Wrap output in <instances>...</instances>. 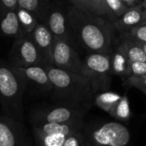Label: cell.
<instances>
[{
    "mask_svg": "<svg viewBox=\"0 0 146 146\" xmlns=\"http://www.w3.org/2000/svg\"><path fill=\"white\" fill-rule=\"evenodd\" d=\"M68 25L74 47L88 53L110 54L117 40L115 28L110 20L69 5Z\"/></svg>",
    "mask_w": 146,
    "mask_h": 146,
    "instance_id": "1",
    "label": "cell"
},
{
    "mask_svg": "<svg viewBox=\"0 0 146 146\" xmlns=\"http://www.w3.org/2000/svg\"><path fill=\"white\" fill-rule=\"evenodd\" d=\"M44 67L52 83L50 95L55 104L73 107H92L95 93L86 77L52 65Z\"/></svg>",
    "mask_w": 146,
    "mask_h": 146,
    "instance_id": "2",
    "label": "cell"
},
{
    "mask_svg": "<svg viewBox=\"0 0 146 146\" xmlns=\"http://www.w3.org/2000/svg\"><path fill=\"white\" fill-rule=\"evenodd\" d=\"M26 86L9 62L0 61V108L2 114L23 121V94Z\"/></svg>",
    "mask_w": 146,
    "mask_h": 146,
    "instance_id": "3",
    "label": "cell"
},
{
    "mask_svg": "<svg viewBox=\"0 0 146 146\" xmlns=\"http://www.w3.org/2000/svg\"><path fill=\"white\" fill-rule=\"evenodd\" d=\"M82 132L86 146H125L131 139L127 127L116 121L85 122Z\"/></svg>",
    "mask_w": 146,
    "mask_h": 146,
    "instance_id": "4",
    "label": "cell"
},
{
    "mask_svg": "<svg viewBox=\"0 0 146 146\" xmlns=\"http://www.w3.org/2000/svg\"><path fill=\"white\" fill-rule=\"evenodd\" d=\"M80 74L88 80L95 94L110 91L112 83L110 54L88 53L82 59Z\"/></svg>",
    "mask_w": 146,
    "mask_h": 146,
    "instance_id": "5",
    "label": "cell"
},
{
    "mask_svg": "<svg viewBox=\"0 0 146 146\" xmlns=\"http://www.w3.org/2000/svg\"><path fill=\"white\" fill-rule=\"evenodd\" d=\"M91 107H73L58 104L44 105L34 109L31 112V120L33 124L44 122H65L77 119H84Z\"/></svg>",
    "mask_w": 146,
    "mask_h": 146,
    "instance_id": "6",
    "label": "cell"
},
{
    "mask_svg": "<svg viewBox=\"0 0 146 146\" xmlns=\"http://www.w3.org/2000/svg\"><path fill=\"white\" fill-rule=\"evenodd\" d=\"M69 5L65 6L60 1H50L43 22L48 27L55 38L68 41L74 45L68 25Z\"/></svg>",
    "mask_w": 146,
    "mask_h": 146,
    "instance_id": "7",
    "label": "cell"
},
{
    "mask_svg": "<svg viewBox=\"0 0 146 146\" xmlns=\"http://www.w3.org/2000/svg\"><path fill=\"white\" fill-rule=\"evenodd\" d=\"M10 64L15 67L45 66L44 59L29 34L16 38L9 52Z\"/></svg>",
    "mask_w": 146,
    "mask_h": 146,
    "instance_id": "8",
    "label": "cell"
},
{
    "mask_svg": "<svg viewBox=\"0 0 146 146\" xmlns=\"http://www.w3.org/2000/svg\"><path fill=\"white\" fill-rule=\"evenodd\" d=\"M31 139L23 121L0 114V146H28Z\"/></svg>",
    "mask_w": 146,
    "mask_h": 146,
    "instance_id": "9",
    "label": "cell"
},
{
    "mask_svg": "<svg viewBox=\"0 0 146 146\" xmlns=\"http://www.w3.org/2000/svg\"><path fill=\"white\" fill-rule=\"evenodd\" d=\"M82 59L80 58L77 49L68 41L55 38L52 66L77 74L81 72Z\"/></svg>",
    "mask_w": 146,
    "mask_h": 146,
    "instance_id": "10",
    "label": "cell"
},
{
    "mask_svg": "<svg viewBox=\"0 0 146 146\" xmlns=\"http://www.w3.org/2000/svg\"><path fill=\"white\" fill-rule=\"evenodd\" d=\"M13 67L24 81L26 91L29 90L33 93L41 95L50 93L52 90V83L44 66Z\"/></svg>",
    "mask_w": 146,
    "mask_h": 146,
    "instance_id": "11",
    "label": "cell"
},
{
    "mask_svg": "<svg viewBox=\"0 0 146 146\" xmlns=\"http://www.w3.org/2000/svg\"><path fill=\"white\" fill-rule=\"evenodd\" d=\"M38 49L45 66L52 65V55L55 38L44 22H38L29 34Z\"/></svg>",
    "mask_w": 146,
    "mask_h": 146,
    "instance_id": "12",
    "label": "cell"
},
{
    "mask_svg": "<svg viewBox=\"0 0 146 146\" xmlns=\"http://www.w3.org/2000/svg\"><path fill=\"white\" fill-rule=\"evenodd\" d=\"M84 119H77L65 122H44L33 124V134H64L68 135L82 131Z\"/></svg>",
    "mask_w": 146,
    "mask_h": 146,
    "instance_id": "13",
    "label": "cell"
},
{
    "mask_svg": "<svg viewBox=\"0 0 146 146\" xmlns=\"http://www.w3.org/2000/svg\"><path fill=\"white\" fill-rule=\"evenodd\" d=\"M146 19V9L142 3L129 9L114 22L115 28L119 35L129 32L133 27L141 25Z\"/></svg>",
    "mask_w": 146,
    "mask_h": 146,
    "instance_id": "14",
    "label": "cell"
},
{
    "mask_svg": "<svg viewBox=\"0 0 146 146\" xmlns=\"http://www.w3.org/2000/svg\"><path fill=\"white\" fill-rule=\"evenodd\" d=\"M0 32L5 36L15 38L25 35L16 9L0 10Z\"/></svg>",
    "mask_w": 146,
    "mask_h": 146,
    "instance_id": "15",
    "label": "cell"
},
{
    "mask_svg": "<svg viewBox=\"0 0 146 146\" xmlns=\"http://www.w3.org/2000/svg\"><path fill=\"white\" fill-rule=\"evenodd\" d=\"M110 56V68L112 74L125 79L128 76L129 60L120 40H117Z\"/></svg>",
    "mask_w": 146,
    "mask_h": 146,
    "instance_id": "16",
    "label": "cell"
},
{
    "mask_svg": "<svg viewBox=\"0 0 146 146\" xmlns=\"http://www.w3.org/2000/svg\"><path fill=\"white\" fill-rule=\"evenodd\" d=\"M119 40L129 62H146L145 53L138 40L123 35H119Z\"/></svg>",
    "mask_w": 146,
    "mask_h": 146,
    "instance_id": "17",
    "label": "cell"
},
{
    "mask_svg": "<svg viewBox=\"0 0 146 146\" xmlns=\"http://www.w3.org/2000/svg\"><path fill=\"white\" fill-rule=\"evenodd\" d=\"M18 7L32 13L39 22L44 20L50 0H17Z\"/></svg>",
    "mask_w": 146,
    "mask_h": 146,
    "instance_id": "18",
    "label": "cell"
},
{
    "mask_svg": "<svg viewBox=\"0 0 146 146\" xmlns=\"http://www.w3.org/2000/svg\"><path fill=\"white\" fill-rule=\"evenodd\" d=\"M121 98V95L114 92H102L95 94L94 104L102 110L105 111L108 114H110Z\"/></svg>",
    "mask_w": 146,
    "mask_h": 146,
    "instance_id": "19",
    "label": "cell"
},
{
    "mask_svg": "<svg viewBox=\"0 0 146 146\" xmlns=\"http://www.w3.org/2000/svg\"><path fill=\"white\" fill-rule=\"evenodd\" d=\"M110 116L120 121L127 122L131 118V110L129 105V101L127 95L121 96L120 100L117 102L112 111L110 112Z\"/></svg>",
    "mask_w": 146,
    "mask_h": 146,
    "instance_id": "20",
    "label": "cell"
},
{
    "mask_svg": "<svg viewBox=\"0 0 146 146\" xmlns=\"http://www.w3.org/2000/svg\"><path fill=\"white\" fill-rule=\"evenodd\" d=\"M16 13L18 15L24 34H30L39 21L32 13L21 7H17Z\"/></svg>",
    "mask_w": 146,
    "mask_h": 146,
    "instance_id": "21",
    "label": "cell"
},
{
    "mask_svg": "<svg viewBox=\"0 0 146 146\" xmlns=\"http://www.w3.org/2000/svg\"><path fill=\"white\" fill-rule=\"evenodd\" d=\"M37 145L44 146H62L67 135L64 134H33Z\"/></svg>",
    "mask_w": 146,
    "mask_h": 146,
    "instance_id": "22",
    "label": "cell"
},
{
    "mask_svg": "<svg viewBox=\"0 0 146 146\" xmlns=\"http://www.w3.org/2000/svg\"><path fill=\"white\" fill-rule=\"evenodd\" d=\"M90 2H91L92 12L94 15L103 16L108 20H110L113 23L115 21L117 17L110 9L105 0H90Z\"/></svg>",
    "mask_w": 146,
    "mask_h": 146,
    "instance_id": "23",
    "label": "cell"
},
{
    "mask_svg": "<svg viewBox=\"0 0 146 146\" xmlns=\"http://www.w3.org/2000/svg\"><path fill=\"white\" fill-rule=\"evenodd\" d=\"M123 85L126 87H135L146 95V75L128 76L123 79Z\"/></svg>",
    "mask_w": 146,
    "mask_h": 146,
    "instance_id": "24",
    "label": "cell"
},
{
    "mask_svg": "<svg viewBox=\"0 0 146 146\" xmlns=\"http://www.w3.org/2000/svg\"><path fill=\"white\" fill-rule=\"evenodd\" d=\"M62 146H86L83 132L80 131L67 135Z\"/></svg>",
    "mask_w": 146,
    "mask_h": 146,
    "instance_id": "25",
    "label": "cell"
},
{
    "mask_svg": "<svg viewBox=\"0 0 146 146\" xmlns=\"http://www.w3.org/2000/svg\"><path fill=\"white\" fill-rule=\"evenodd\" d=\"M105 2L110 9L114 13V15L117 18L121 16L129 9V7L127 6L121 0H105Z\"/></svg>",
    "mask_w": 146,
    "mask_h": 146,
    "instance_id": "26",
    "label": "cell"
},
{
    "mask_svg": "<svg viewBox=\"0 0 146 146\" xmlns=\"http://www.w3.org/2000/svg\"><path fill=\"white\" fill-rule=\"evenodd\" d=\"M123 36H127L130 38H133L134 39H137L139 41L146 42V24H141L139 25L133 29H131L129 32L121 34Z\"/></svg>",
    "mask_w": 146,
    "mask_h": 146,
    "instance_id": "27",
    "label": "cell"
},
{
    "mask_svg": "<svg viewBox=\"0 0 146 146\" xmlns=\"http://www.w3.org/2000/svg\"><path fill=\"white\" fill-rule=\"evenodd\" d=\"M143 75H146V62H129L128 76Z\"/></svg>",
    "mask_w": 146,
    "mask_h": 146,
    "instance_id": "28",
    "label": "cell"
},
{
    "mask_svg": "<svg viewBox=\"0 0 146 146\" xmlns=\"http://www.w3.org/2000/svg\"><path fill=\"white\" fill-rule=\"evenodd\" d=\"M68 3L86 14H93L90 0H67Z\"/></svg>",
    "mask_w": 146,
    "mask_h": 146,
    "instance_id": "29",
    "label": "cell"
},
{
    "mask_svg": "<svg viewBox=\"0 0 146 146\" xmlns=\"http://www.w3.org/2000/svg\"><path fill=\"white\" fill-rule=\"evenodd\" d=\"M18 7L17 0H0V10L16 9Z\"/></svg>",
    "mask_w": 146,
    "mask_h": 146,
    "instance_id": "30",
    "label": "cell"
},
{
    "mask_svg": "<svg viewBox=\"0 0 146 146\" xmlns=\"http://www.w3.org/2000/svg\"><path fill=\"white\" fill-rule=\"evenodd\" d=\"M121 1L123 2L128 7H133L142 3V0H121Z\"/></svg>",
    "mask_w": 146,
    "mask_h": 146,
    "instance_id": "31",
    "label": "cell"
},
{
    "mask_svg": "<svg viewBox=\"0 0 146 146\" xmlns=\"http://www.w3.org/2000/svg\"><path fill=\"white\" fill-rule=\"evenodd\" d=\"M137 40V39H136ZM138 42L139 43V44L141 45V47L143 48V50H144V51H145V53L146 55V42H142V41H139L138 40Z\"/></svg>",
    "mask_w": 146,
    "mask_h": 146,
    "instance_id": "32",
    "label": "cell"
},
{
    "mask_svg": "<svg viewBox=\"0 0 146 146\" xmlns=\"http://www.w3.org/2000/svg\"><path fill=\"white\" fill-rule=\"evenodd\" d=\"M142 5L146 9V0H142Z\"/></svg>",
    "mask_w": 146,
    "mask_h": 146,
    "instance_id": "33",
    "label": "cell"
},
{
    "mask_svg": "<svg viewBox=\"0 0 146 146\" xmlns=\"http://www.w3.org/2000/svg\"><path fill=\"white\" fill-rule=\"evenodd\" d=\"M142 24H146V19H145V21H144V22H143Z\"/></svg>",
    "mask_w": 146,
    "mask_h": 146,
    "instance_id": "34",
    "label": "cell"
}]
</instances>
